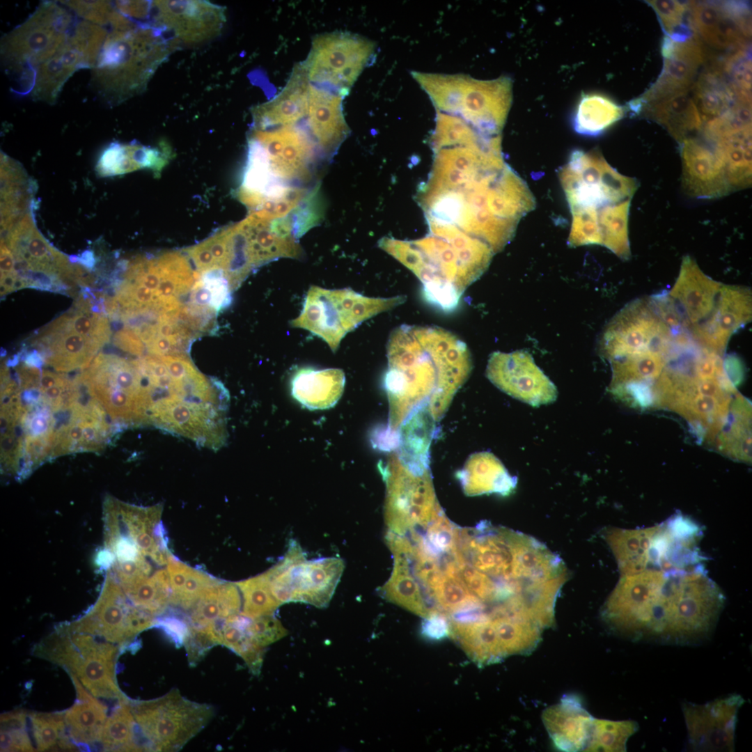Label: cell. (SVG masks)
Instances as JSON below:
<instances>
[{
  "label": "cell",
  "mask_w": 752,
  "mask_h": 752,
  "mask_svg": "<svg viewBox=\"0 0 752 752\" xmlns=\"http://www.w3.org/2000/svg\"><path fill=\"white\" fill-rule=\"evenodd\" d=\"M543 723L556 747L564 751H585L592 733L594 718L575 696H565L545 710Z\"/></svg>",
  "instance_id": "83f0119b"
},
{
  "label": "cell",
  "mask_w": 752,
  "mask_h": 752,
  "mask_svg": "<svg viewBox=\"0 0 752 752\" xmlns=\"http://www.w3.org/2000/svg\"><path fill=\"white\" fill-rule=\"evenodd\" d=\"M329 297L347 333L357 328L363 321L406 301V296L390 298L365 297L351 288L329 290Z\"/></svg>",
  "instance_id": "836d02e7"
},
{
  "label": "cell",
  "mask_w": 752,
  "mask_h": 752,
  "mask_svg": "<svg viewBox=\"0 0 752 752\" xmlns=\"http://www.w3.org/2000/svg\"><path fill=\"white\" fill-rule=\"evenodd\" d=\"M344 383L343 373L340 370H313L304 369L294 377L292 391L296 395L338 394Z\"/></svg>",
  "instance_id": "7dc6e473"
},
{
  "label": "cell",
  "mask_w": 752,
  "mask_h": 752,
  "mask_svg": "<svg viewBox=\"0 0 752 752\" xmlns=\"http://www.w3.org/2000/svg\"><path fill=\"white\" fill-rule=\"evenodd\" d=\"M247 631L259 645L264 648L285 636L288 632L272 615L251 618Z\"/></svg>",
  "instance_id": "816d5d0a"
},
{
  "label": "cell",
  "mask_w": 752,
  "mask_h": 752,
  "mask_svg": "<svg viewBox=\"0 0 752 752\" xmlns=\"http://www.w3.org/2000/svg\"><path fill=\"white\" fill-rule=\"evenodd\" d=\"M155 625L162 627L177 644H183L189 632V625L171 616L155 620Z\"/></svg>",
  "instance_id": "11a10c76"
},
{
  "label": "cell",
  "mask_w": 752,
  "mask_h": 752,
  "mask_svg": "<svg viewBox=\"0 0 752 752\" xmlns=\"http://www.w3.org/2000/svg\"><path fill=\"white\" fill-rule=\"evenodd\" d=\"M29 712L13 710L1 716V751H33L26 728Z\"/></svg>",
  "instance_id": "681fc988"
},
{
  "label": "cell",
  "mask_w": 752,
  "mask_h": 752,
  "mask_svg": "<svg viewBox=\"0 0 752 752\" xmlns=\"http://www.w3.org/2000/svg\"><path fill=\"white\" fill-rule=\"evenodd\" d=\"M486 376L506 394L533 407L551 403L558 395L554 383L527 351L494 352L488 360Z\"/></svg>",
  "instance_id": "ac0fdd59"
},
{
  "label": "cell",
  "mask_w": 752,
  "mask_h": 752,
  "mask_svg": "<svg viewBox=\"0 0 752 752\" xmlns=\"http://www.w3.org/2000/svg\"><path fill=\"white\" fill-rule=\"evenodd\" d=\"M721 285L703 274L689 257L684 260L674 285L667 292L689 331L712 313Z\"/></svg>",
  "instance_id": "d4e9b609"
},
{
  "label": "cell",
  "mask_w": 752,
  "mask_h": 752,
  "mask_svg": "<svg viewBox=\"0 0 752 752\" xmlns=\"http://www.w3.org/2000/svg\"><path fill=\"white\" fill-rule=\"evenodd\" d=\"M77 17L61 1H46L1 40V60L11 91L30 95L36 70L65 42Z\"/></svg>",
  "instance_id": "8992f818"
},
{
  "label": "cell",
  "mask_w": 752,
  "mask_h": 752,
  "mask_svg": "<svg viewBox=\"0 0 752 752\" xmlns=\"http://www.w3.org/2000/svg\"><path fill=\"white\" fill-rule=\"evenodd\" d=\"M15 257L5 244H1V277L15 272Z\"/></svg>",
  "instance_id": "6f0895ef"
},
{
  "label": "cell",
  "mask_w": 752,
  "mask_h": 752,
  "mask_svg": "<svg viewBox=\"0 0 752 752\" xmlns=\"http://www.w3.org/2000/svg\"><path fill=\"white\" fill-rule=\"evenodd\" d=\"M141 169L139 143L113 142L102 151L97 164L102 176L121 175Z\"/></svg>",
  "instance_id": "c3c4849f"
},
{
  "label": "cell",
  "mask_w": 752,
  "mask_h": 752,
  "mask_svg": "<svg viewBox=\"0 0 752 752\" xmlns=\"http://www.w3.org/2000/svg\"><path fill=\"white\" fill-rule=\"evenodd\" d=\"M689 22L699 38L719 49L733 52L746 47L751 36V14L744 3L690 1Z\"/></svg>",
  "instance_id": "44dd1931"
},
{
  "label": "cell",
  "mask_w": 752,
  "mask_h": 752,
  "mask_svg": "<svg viewBox=\"0 0 752 752\" xmlns=\"http://www.w3.org/2000/svg\"><path fill=\"white\" fill-rule=\"evenodd\" d=\"M385 480L384 517L389 531L398 535L421 532L444 512L435 494L429 458L396 453L385 472Z\"/></svg>",
  "instance_id": "9c48e42d"
},
{
  "label": "cell",
  "mask_w": 752,
  "mask_h": 752,
  "mask_svg": "<svg viewBox=\"0 0 752 752\" xmlns=\"http://www.w3.org/2000/svg\"><path fill=\"white\" fill-rule=\"evenodd\" d=\"M250 619L240 613L221 620L208 629L213 632L217 644H222L234 651L244 659L252 673L258 675L263 664L264 648L256 643L247 631Z\"/></svg>",
  "instance_id": "f35d334b"
},
{
  "label": "cell",
  "mask_w": 752,
  "mask_h": 752,
  "mask_svg": "<svg viewBox=\"0 0 752 752\" xmlns=\"http://www.w3.org/2000/svg\"><path fill=\"white\" fill-rule=\"evenodd\" d=\"M70 677L77 699L64 712L68 735L75 745L89 746L99 744L108 717V707L88 692L75 676Z\"/></svg>",
  "instance_id": "f546056e"
},
{
  "label": "cell",
  "mask_w": 752,
  "mask_h": 752,
  "mask_svg": "<svg viewBox=\"0 0 752 752\" xmlns=\"http://www.w3.org/2000/svg\"><path fill=\"white\" fill-rule=\"evenodd\" d=\"M226 19L225 8L207 1H150L147 23L162 30L178 46L215 38Z\"/></svg>",
  "instance_id": "e0dca14e"
},
{
  "label": "cell",
  "mask_w": 752,
  "mask_h": 752,
  "mask_svg": "<svg viewBox=\"0 0 752 752\" xmlns=\"http://www.w3.org/2000/svg\"><path fill=\"white\" fill-rule=\"evenodd\" d=\"M71 401L54 414L52 457L77 452H100L112 434L111 418L81 379H75Z\"/></svg>",
  "instance_id": "5bb4252c"
},
{
  "label": "cell",
  "mask_w": 752,
  "mask_h": 752,
  "mask_svg": "<svg viewBox=\"0 0 752 752\" xmlns=\"http://www.w3.org/2000/svg\"><path fill=\"white\" fill-rule=\"evenodd\" d=\"M80 376L111 420L125 428L144 425L146 393L138 360L100 354Z\"/></svg>",
  "instance_id": "8fae6325"
},
{
  "label": "cell",
  "mask_w": 752,
  "mask_h": 752,
  "mask_svg": "<svg viewBox=\"0 0 752 752\" xmlns=\"http://www.w3.org/2000/svg\"><path fill=\"white\" fill-rule=\"evenodd\" d=\"M394 566L389 579L380 588L382 597L416 615L427 618L437 611L429 605V600L412 573L406 554L392 553Z\"/></svg>",
  "instance_id": "1f68e13d"
},
{
  "label": "cell",
  "mask_w": 752,
  "mask_h": 752,
  "mask_svg": "<svg viewBox=\"0 0 752 752\" xmlns=\"http://www.w3.org/2000/svg\"><path fill=\"white\" fill-rule=\"evenodd\" d=\"M751 318V290L722 283L713 311L689 333L701 347L723 355L731 336Z\"/></svg>",
  "instance_id": "7402d4cb"
},
{
  "label": "cell",
  "mask_w": 752,
  "mask_h": 752,
  "mask_svg": "<svg viewBox=\"0 0 752 752\" xmlns=\"http://www.w3.org/2000/svg\"><path fill=\"white\" fill-rule=\"evenodd\" d=\"M29 719L37 751L77 749L68 735L64 712H31Z\"/></svg>",
  "instance_id": "b9f144b4"
},
{
  "label": "cell",
  "mask_w": 752,
  "mask_h": 752,
  "mask_svg": "<svg viewBox=\"0 0 752 752\" xmlns=\"http://www.w3.org/2000/svg\"><path fill=\"white\" fill-rule=\"evenodd\" d=\"M103 45L100 31L84 22L75 24L65 42L37 69L30 96L54 104L66 81L81 69H92Z\"/></svg>",
  "instance_id": "2e32d148"
},
{
  "label": "cell",
  "mask_w": 752,
  "mask_h": 752,
  "mask_svg": "<svg viewBox=\"0 0 752 752\" xmlns=\"http://www.w3.org/2000/svg\"><path fill=\"white\" fill-rule=\"evenodd\" d=\"M692 97L703 118L713 119L725 113L736 102L719 63L703 72L692 85Z\"/></svg>",
  "instance_id": "8d00e7d4"
},
{
  "label": "cell",
  "mask_w": 752,
  "mask_h": 752,
  "mask_svg": "<svg viewBox=\"0 0 752 752\" xmlns=\"http://www.w3.org/2000/svg\"><path fill=\"white\" fill-rule=\"evenodd\" d=\"M162 506H137L111 496L103 503V519L114 523L127 533L146 554L153 555L167 545L161 522Z\"/></svg>",
  "instance_id": "484cf974"
},
{
  "label": "cell",
  "mask_w": 752,
  "mask_h": 752,
  "mask_svg": "<svg viewBox=\"0 0 752 752\" xmlns=\"http://www.w3.org/2000/svg\"><path fill=\"white\" fill-rule=\"evenodd\" d=\"M132 604L152 617L163 613L171 604V585L167 570L155 572L145 582L125 593Z\"/></svg>",
  "instance_id": "7bdbcfd3"
},
{
  "label": "cell",
  "mask_w": 752,
  "mask_h": 752,
  "mask_svg": "<svg viewBox=\"0 0 752 752\" xmlns=\"http://www.w3.org/2000/svg\"><path fill=\"white\" fill-rule=\"evenodd\" d=\"M290 326L306 329L322 338L336 351L347 332L345 330L329 290L311 286L307 292L300 315L290 322Z\"/></svg>",
  "instance_id": "4dcf8cb0"
},
{
  "label": "cell",
  "mask_w": 752,
  "mask_h": 752,
  "mask_svg": "<svg viewBox=\"0 0 752 752\" xmlns=\"http://www.w3.org/2000/svg\"><path fill=\"white\" fill-rule=\"evenodd\" d=\"M448 625L451 636L478 664L488 665L504 658L492 619L462 621L451 618Z\"/></svg>",
  "instance_id": "d6a6232c"
},
{
  "label": "cell",
  "mask_w": 752,
  "mask_h": 752,
  "mask_svg": "<svg viewBox=\"0 0 752 752\" xmlns=\"http://www.w3.org/2000/svg\"><path fill=\"white\" fill-rule=\"evenodd\" d=\"M375 43L361 36L335 31L317 36L301 64L309 82L345 97L373 60Z\"/></svg>",
  "instance_id": "7c38bea8"
},
{
  "label": "cell",
  "mask_w": 752,
  "mask_h": 752,
  "mask_svg": "<svg viewBox=\"0 0 752 752\" xmlns=\"http://www.w3.org/2000/svg\"><path fill=\"white\" fill-rule=\"evenodd\" d=\"M235 583L243 599L241 613L248 618L272 615L281 605L274 597L265 573Z\"/></svg>",
  "instance_id": "f6af8a7d"
},
{
  "label": "cell",
  "mask_w": 752,
  "mask_h": 752,
  "mask_svg": "<svg viewBox=\"0 0 752 752\" xmlns=\"http://www.w3.org/2000/svg\"><path fill=\"white\" fill-rule=\"evenodd\" d=\"M624 109L610 99L600 95H589L583 97L578 106L574 118L577 132L585 134H597L620 119Z\"/></svg>",
  "instance_id": "60d3db41"
},
{
  "label": "cell",
  "mask_w": 752,
  "mask_h": 752,
  "mask_svg": "<svg viewBox=\"0 0 752 752\" xmlns=\"http://www.w3.org/2000/svg\"><path fill=\"white\" fill-rule=\"evenodd\" d=\"M387 356L388 432L395 435L419 412L439 421L473 368L467 345L435 326L402 324L395 328L387 343Z\"/></svg>",
  "instance_id": "7a4b0ae2"
},
{
  "label": "cell",
  "mask_w": 752,
  "mask_h": 752,
  "mask_svg": "<svg viewBox=\"0 0 752 752\" xmlns=\"http://www.w3.org/2000/svg\"><path fill=\"white\" fill-rule=\"evenodd\" d=\"M120 648L89 634L73 632L60 625L33 648V655L62 667L98 698L129 699L116 677Z\"/></svg>",
  "instance_id": "ba28073f"
},
{
  "label": "cell",
  "mask_w": 752,
  "mask_h": 752,
  "mask_svg": "<svg viewBox=\"0 0 752 752\" xmlns=\"http://www.w3.org/2000/svg\"><path fill=\"white\" fill-rule=\"evenodd\" d=\"M412 74L437 111L459 117L486 135L501 131L512 102L508 77L482 81L464 75Z\"/></svg>",
  "instance_id": "52a82bcc"
},
{
  "label": "cell",
  "mask_w": 752,
  "mask_h": 752,
  "mask_svg": "<svg viewBox=\"0 0 752 752\" xmlns=\"http://www.w3.org/2000/svg\"><path fill=\"white\" fill-rule=\"evenodd\" d=\"M310 82L301 64L296 65L283 90L252 111L254 130L297 125L306 117Z\"/></svg>",
  "instance_id": "4316f807"
},
{
  "label": "cell",
  "mask_w": 752,
  "mask_h": 752,
  "mask_svg": "<svg viewBox=\"0 0 752 752\" xmlns=\"http://www.w3.org/2000/svg\"><path fill=\"white\" fill-rule=\"evenodd\" d=\"M131 707L148 750L155 751L181 749L214 714L212 706L187 699L177 689L158 698L131 700Z\"/></svg>",
  "instance_id": "30bf717a"
},
{
  "label": "cell",
  "mask_w": 752,
  "mask_h": 752,
  "mask_svg": "<svg viewBox=\"0 0 752 752\" xmlns=\"http://www.w3.org/2000/svg\"><path fill=\"white\" fill-rule=\"evenodd\" d=\"M647 2L656 13L666 36L680 33L691 27L690 23L689 24L684 23L687 10L685 3L673 0H655Z\"/></svg>",
  "instance_id": "f907efd6"
},
{
  "label": "cell",
  "mask_w": 752,
  "mask_h": 752,
  "mask_svg": "<svg viewBox=\"0 0 752 752\" xmlns=\"http://www.w3.org/2000/svg\"><path fill=\"white\" fill-rule=\"evenodd\" d=\"M44 362L56 371L86 370L102 345L70 329L63 315L47 326L36 340Z\"/></svg>",
  "instance_id": "cb8c5ba5"
},
{
  "label": "cell",
  "mask_w": 752,
  "mask_h": 752,
  "mask_svg": "<svg viewBox=\"0 0 752 752\" xmlns=\"http://www.w3.org/2000/svg\"><path fill=\"white\" fill-rule=\"evenodd\" d=\"M99 744L104 751H149L137 727L130 699L116 702L104 723Z\"/></svg>",
  "instance_id": "74e56055"
},
{
  "label": "cell",
  "mask_w": 752,
  "mask_h": 752,
  "mask_svg": "<svg viewBox=\"0 0 752 752\" xmlns=\"http://www.w3.org/2000/svg\"><path fill=\"white\" fill-rule=\"evenodd\" d=\"M155 620L154 617L134 606L118 583L107 573L96 602L81 617L66 625L73 632L91 634L121 648L155 625Z\"/></svg>",
  "instance_id": "9a60e30c"
},
{
  "label": "cell",
  "mask_w": 752,
  "mask_h": 752,
  "mask_svg": "<svg viewBox=\"0 0 752 752\" xmlns=\"http://www.w3.org/2000/svg\"><path fill=\"white\" fill-rule=\"evenodd\" d=\"M744 702L740 695L734 694L702 705L683 703L690 748L697 751H734L737 713Z\"/></svg>",
  "instance_id": "d6986e66"
},
{
  "label": "cell",
  "mask_w": 752,
  "mask_h": 752,
  "mask_svg": "<svg viewBox=\"0 0 752 752\" xmlns=\"http://www.w3.org/2000/svg\"><path fill=\"white\" fill-rule=\"evenodd\" d=\"M724 600L699 566L648 569L622 575L601 616L610 631L632 641L695 645L710 637Z\"/></svg>",
  "instance_id": "6da1fadb"
},
{
  "label": "cell",
  "mask_w": 752,
  "mask_h": 752,
  "mask_svg": "<svg viewBox=\"0 0 752 752\" xmlns=\"http://www.w3.org/2000/svg\"><path fill=\"white\" fill-rule=\"evenodd\" d=\"M113 343L120 349L137 356H142L146 349L142 340L128 327L123 328L115 334Z\"/></svg>",
  "instance_id": "db71d44e"
},
{
  "label": "cell",
  "mask_w": 752,
  "mask_h": 752,
  "mask_svg": "<svg viewBox=\"0 0 752 752\" xmlns=\"http://www.w3.org/2000/svg\"><path fill=\"white\" fill-rule=\"evenodd\" d=\"M689 91L643 104L639 109L644 110L677 138L682 137L701 124L700 113Z\"/></svg>",
  "instance_id": "e575fe53"
},
{
  "label": "cell",
  "mask_w": 752,
  "mask_h": 752,
  "mask_svg": "<svg viewBox=\"0 0 752 752\" xmlns=\"http://www.w3.org/2000/svg\"><path fill=\"white\" fill-rule=\"evenodd\" d=\"M177 47L162 30L147 23L109 30L91 69V85L108 105L123 103L146 90Z\"/></svg>",
  "instance_id": "277c9868"
},
{
  "label": "cell",
  "mask_w": 752,
  "mask_h": 752,
  "mask_svg": "<svg viewBox=\"0 0 752 752\" xmlns=\"http://www.w3.org/2000/svg\"><path fill=\"white\" fill-rule=\"evenodd\" d=\"M639 729L634 721L594 719L586 751H625L629 738Z\"/></svg>",
  "instance_id": "ee69618b"
},
{
  "label": "cell",
  "mask_w": 752,
  "mask_h": 752,
  "mask_svg": "<svg viewBox=\"0 0 752 752\" xmlns=\"http://www.w3.org/2000/svg\"><path fill=\"white\" fill-rule=\"evenodd\" d=\"M457 478L469 496L491 493L508 496L517 483V477L510 476L502 462L487 451L471 455Z\"/></svg>",
  "instance_id": "f1b7e54d"
},
{
  "label": "cell",
  "mask_w": 752,
  "mask_h": 752,
  "mask_svg": "<svg viewBox=\"0 0 752 752\" xmlns=\"http://www.w3.org/2000/svg\"><path fill=\"white\" fill-rule=\"evenodd\" d=\"M166 570L171 585V604L184 610H191L210 587L220 582L174 557L167 564Z\"/></svg>",
  "instance_id": "ab89813d"
},
{
  "label": "cell",
  "mask_w": 752,
  "mask_h": 752,
  "mask_svg": "<svg viewBox=\"0 0 752 752\" xmlns=\"http://www.w3.org/2000/svg\"><path fill=\"white\" fill-rule=\"evenodd\" d=\"M236 583H221L210 587L192 607L190 626L204 629L240 614L242 600Z\"/></svg>",
  "instance_id": "d590c367"
},
{
  "label": "cell",
  "mask_w": 752,
  "mask_h": 752,
  "mask_svg": "<svg viewBox=\"0 0 752 752\" xmlns=\"http://www.w3.org/2000/svg\"><path fill=\"white\" fill-rule=\"evenodd\" d=\"M338 558L307 561L299 545L290 542L283 558L267 571L273 594L281 602H301L322 608L331 599L344 570Z\"/></svg>",
  "instance_id": "4fadbf2b"
},
{
  "label": "cell",
  "mask_w": 752,
  "mask_h": 752,
  "mask_svg": "<svg viewBox=\"0 0 752 752\" xmlns=\"http://www.w3.org/2000/svg\"><path fill=\"white\" fill-rule=\"evenodd\" d=\"M661 54L662 71L654 84L634 101L636 110L643 104L689 91L706 56L701 40L694 31L666 36Z\"/></svg>",
  "instance_id": "ffe728a7"
},
{
  "label": "cell",
  "mask_w": 752,
  "mask_h": 752,
  "mask_svg": "<svg viewBox=\"0 0 752 752\" xmlns=\"http://www.w3.org/2000/svg\"><path fill=\"white\" fill-rule=\"evenodd\" d=\"M344 97L310 83L306 129L323 159H331L350 133L343 111Z\"/></svg>",
  "instance_id": "603a6c76"
},
{
  "label": "cell",
  "mask_w": 752,
  "mask_h": 752,
  "mask_svg": "<svg viewBox=\"0 0 752 752\" xmlns=\"http://www.w3.org/2000/svg\"><path fill=\"white\" fill-rule=\"evenodd\" d=\"M78 18L108 30L128 26L132 20L122 14L114 2L108 1H62Z\"/></svg>",
  "instance_id": "bcb514c9"
},
{
  "label": "cell",
  "mask_w": 752,
  "mask_h": 752,
  "mask_svg": "<svg viewBox=\"0 0 752 752\" xmlns=\"http://www.w3.org/2000/svg\"><path fill=\"white\" fill-rule=\"evenodd\" d=\"M379 246L411 269L423 284L425 299L439 308H456L464 290L488 267L494 252L469 236L428 235L414 241L384 237Z\"/></svg>",
  "instance_id": "3957f363"
},
{
  "label": "cell",
  "mask_w": 752,
  "mask_h": 752,
  "mask_svg": "<svg viewBox=\"0 0 752 752\" xmlns=\"http://www.w3.org/2000/svg\"><path fill=\"white\" fill-rule=\"evenodd\" d=\"M183 644L185 645L189 664L194 666L217 643L211 630L196 629L189 625V632Z\"/></svg>",
  "instance_id": "f5cc1de1"
},
{
  "label": "cell",
  "mask_w": 752,
  "mask_h": 752,
  "mask_svg": "<svg viewBox=\"0 0 752 752\" xmlns=\"http://www.w3.org/2000/svg\"><path fill=\"white\" fill-rule=\"evenodd\" d=\"M320 159L322 157L306 128L294 125L253 129L246 167L267 192L281 195L318 185L311 186V182Z\"/></svg>",
  "instance_id": "5b68a950"
},
{
  "label": "cell",
  "mask_w": 752,
  "mask_h": 752,
  "mask_svg": "<svg viewBox=\"0 0 752 752\" xmlns=\"http://www.w3.org/2000/svg\"><path fill=\"white\" fill-rule=\"evenodd\" d=\"M422 631L431 639H441L449 634V625L445 616L437 611L425 618Z\"/></svg>",
  "instance_id": "9f6ffc18"
}]
</instances>
